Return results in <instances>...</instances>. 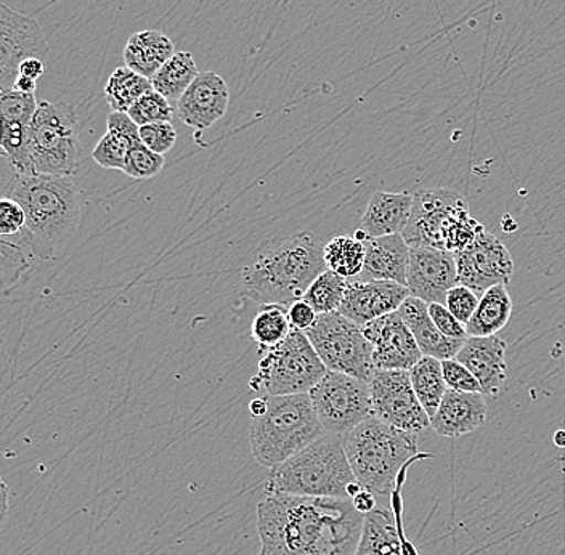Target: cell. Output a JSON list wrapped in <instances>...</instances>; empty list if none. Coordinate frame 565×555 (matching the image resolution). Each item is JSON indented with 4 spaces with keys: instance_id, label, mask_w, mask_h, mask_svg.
<instances>
[{
    "instance_id": "6da1fadb",
    "label": "cell",
    "mask_w": 565,
    "mask_h": 555,
    "mask_svg": "<svg viewBox=\"0 0 565 555\" xmlns=\"http://www.w3.org/2000/svg\"><path fill=\"white\" fill-rule=\"evenodd\" d=\"M362 526L349 498L265 493L257 504L265 555H353Z\"/></svg>"
},
{
    "instance_id": "7a4b0ae2",
    "label": "cell",
    "mask_w": 565,
    "mask_h": 555,
    "mask_svg": "<svg viewBox=\"0 0 565 555\" xmlns=\"http://www.w3.org/2000/svg\"><path fill=\"white\" fill-rule=\"evenodd\" d=\"M7 196L23 207L26 222L18 244L35 259H55L83 224V194L73 177L17 174Z\"/></svg>"
},
{
    "instance_id": "3957f363",
    "label": "cell",
    "mask_w": 565,
    "mask_h": 555,
    "mask_svg": "<svg viewBox=\"0 0 565 555\" xmlns=\"http://www.w3.org/2000/svg\"><path fill=\"white\" fill-rule=\"evenodd\" d=\"M327 270L323 246L309 232L265 243L243 270V292L249 299L289 307L303 299L313 279Z\"/></svg>"
},
{
    "instance_id": "277c9868",
    "label": "cell",
    "mask_w": 565,
    "mask_h": 555,
    "mask_svg": "<svg viewBox=\"0 0 565 555\" xmlns=\"http://www.w3.org/2000/svg\"><path fill=\"white\" fill-rule=\"evenodd\" d=\"M342 447L356 482L374 497H391L409 462L418 459V435L370 416L342 435Z\"/></svg>"
},
{
    "instance_id": "5b68a950",
    "label": "cell",
    "mask_w": 565,
    "mask_h": 555,
    "mask_svg": "<svg viewBox=\"0 0 565 555\" xmlns=\"http://www.w3.org/2000/svg\"><path fill=\"white\" fill-rule=\"evenodd\" d=\"M355 482L342 438L323 434L298 455L270 469L265 493L349 498V487Z\"/></svg>"
},
{
    "instance_id": "8992f818",
    "label": "cell",
    "mask_w": 565,
    "mask_h": 555,
    "mask_svg": "<svg viewBox=\"0 0 565 555\" xmlns=\"http://www.w3.org/2000/svg\"><path fill=\"white\" fill-rule=\"evenodd\" d=\"M267 409L253 417L249 445L254 459L264 468H275L320 438L323 426L309 394L265 395Z\"/></svg>"
},
{
    "instance_id": "52a82bcc",
    "label": "cell",
    "mask_w": 565,
    "mask_h": 555,
    "mask_svg": "<svg viewBox=\"0 0 565 555\" xmlns=\"http://www.w3.org/2000/svg\"><path fill=\"white\" fill-rule=\"evenodd\" d=\"M483 228L457 191L419 190L413 194L412 214L402 236L409 247L429 246L457 254Z\"/></svg>"
},
{
    "instance_id": "ba28073f",
    "label": "cell",
    "mask_w": 565,
    "mask_h": 555,
    "mask_svg": "<svg viewBox=\"0 0 565 555\" xmlns=\"http://www.w3.org/2000/svg\"><path fill=\"white\" fill-rule=\"evenodd\" d=\"M28 158L31 175L73 177L79 172L83 143L73 106L45 100L38 105L31 122Z\"/></svg>"
},
{
    "instance_id": "9c48e42d",
    "label": "cell",
    "mask_w": 565,
    "mask_h": 555,
    "mask_svg": "<svg viewBox=\"0 0 565 555\" xmlns=\"http://www.w3.org/2000/svg\"><path fill=\"white\" fill-rule=\"evenodd\" d=\"M249 387L267 395L309 394L328 373L306 332L292 330L277 348L265 350Z\"/></svg>"
},
{
    "instance_id": "30bf717a",
    "label": "cell",
    "mask_w": 565,
    "mask_h": 555,
    "mask_svg": "<svg viewBox=\"0 0 565 555\" xmlns=\"http://www.w3.org/2000/svg\"><path fill=\"white\" fill-rule=\"evenodd\" d=\"M310 344L316 349L328 371L349 374L369 382L376 370L373 365V349L363 334L362 327L339 312L318 314L316 324L306 331Z\"/></svg>"
},
{
    "instance_id": "8fae6325",
    "label": "cell",
    "mask_w": 565,
    "mask_h": 555,
    "mask_svg": "<svg viewBox=\"0 0 565 555\" xmlns=\"http://www.w3.org/2000/svg\"><path fill=\"white\" fill-rule=\"evenodd\" d=\"M309 395L327 434L342 437L373 416L369 382L349 374L328 371Z\"/></svg>"
},
{
    "instance_id": "7c38bea8",
    "label": "cell",
    "mask_w": 565,
    "mask_h": 555,
    "mask_svg": "<svg viewBox=\"0 0 565 555\" xmlns=\"http://www.w3.org/2000/svg\"><path fill=\"white\" fill-rule=\"evenodd\" d=\"M369 387L374 417L406 434L429 429L430 417L413 391L408 371L374 370Z\"/></svg>"
},
{
    "instance_id": "4fadbf2b",
    "label": "cell",
    "mask_w": 565,
    "mask_h": 555,
    "mask_svg": "<svg viewBox=\"0 0 565 555\" xmlns=\"http://www.w3.org/2000/svg\"><path fill=\"white\" fill-rule=\"evenodd\" d=\"M457 262L458 285L482 296L490 288L507 285L514 271V260L503 243L483 226L475 242L454 254Z\"/></svg>"
},
{
    "instance_id": "5bb4252c",
    "label": "cell",
    "mask_w": 565,
    "mask_h": 555,
    "mask_svg": "<svg viewBox=\"0 0 565 555\" xmlns=\"http://www.w3.org/2000/svg\"><path fill=\"white\" fill-rule=\"evenodd\" d=\"M49 52L51 47L39 21L0 3V92L15 87L24 60H45Z\"/></svg>"
},
{
    "instance_id": "9a60e30c",
    "label": "cell",
    "mask_w": 565,
    "mask_h": 555,
    "mask_svg": "<svg viewBox=\"0 0 565 555\" xmlns=\"http://www.w3.org/2000/svg\"><path fill=\"white\" fill-rule=\"evenodd\" d=\"M458 285L457 262L448 250L437 247H409L406 288L409 296L426 303H444L448 291Z\"/></svg>"
},
{
    "instance_id": "2e32d148",
    "label": "cell",
    "mask_w": 565,
    "mask_h": 555,
    "mask_svg": "<svg viewBox=\"0 0 565 555\" xmlns=\"http://www.w3.org/2000/svg\"><path fill=\"white\" fill-rule=\"evenodd\" d=\"M362 330L373 349L376 370L409 371L422 360V350L398 310L370 321Z\"/></svg>"
},
{
    "instance_id": "e0dca14e",
    "label": "cell",
    "mask_w": 565,
    "mask_h": 555,
    "mask_svg": "<svg viewBox=\"0 0 565 555\" xmlns=\"http://www.w3.org/2000/svg\"><path fill=\"white\" fill-rule=\"evenodd\" d=\"M38 105L34 94L15 88L0 92V148L18 175H31L28 141Z\"/></svg>"
},
{
    "instance_id": "ac0fdd59",
    "label": "cell",
    "mask_w": 565,
    "mask_h": 555,
    "mask_svg": "<svg viewBox=\"0 0 565 555\" xmlns=\"http://www.w3.org/2000/svg\"><path fill=\"white\" fill-rule=\"evenodd\" d=\"M230 90L224 77L214 71H203L177 100L175 115L198 132L211 129L227 113Z\"/></svg>"
},
{
    "instance_id": "d6986e66",
    "label": "cell",
    "mask_w": 565,
    "mask_h": 555,
    "mask_svg": "<svg viewBox=\"0 0 565 555\" xmlns=\"http://www.w3.org/2000/svg\"><path fill=\"white\" fill-rule=\"evenodd\" d=\"M406 297H409L408 288L398 282L353 281L349 282L338 312L359 327H365L384 314L397 312Z\"/></svg>"
},
{
    "instance_id": "ffe728a7",
    "label": "cell",
    "mask_w": 565,
    "mask_h": 555,
    "mask_svg": "<svg viewBox=\"0 0 565 555\" xmlns=\"http://www.w3.org/2000/svg\"><path fill=\"white\" fill-rule=\"evenodd\" d=\"M507 349L498 335L468 338L455 359L475 374L482 395L498 397L508 377Z\"/></svg>"
},
{
    "instance_id": "44dd1931",
    "label": "cell",
    "mask_w": 565,
    "mask_h": 555,
    "mask_svg": "<svg viewBox=\"0 0 565 555\" xmlns=\"http://www.w3.org/2000/svg\"><path fill=\"white\" fill-rule=\"evenodd\" d=\"M487 413L486 395L448 388L436 415L430 417V427L440 437H462L479 429L486 423Z\"/></svg>"
},
{
    "instance_id": "7402d4cb",
    "label": "cell",
    "mask_w": 565,
    "mask_h": 555,
    "mask_svg": "<svg viewBox=\"0 0 565 555\" xmlns=\"http://www.w3.org/2000/svg\"><path fill=\"white\" fill-rule=\"evenodd\" d=\"M365 244V262L359 281H394L406 286L409 246L402 233L369 238Z\"/></svg>"
},
{
    "instance_id": "603a6c76",
    "label": "cell",
    "mask_w": 565,
    "mask_h": 555,
    "mask_svg": "<svg viewBox=\"0 0 565 555\" xmlns=\"http://www.w3.org/2000/svg\"><path fill=\"white\" fill-rule=\"evenodd\" d=\"M398 313H401L402 320L405 321L408 330L412 331L423 355L433 356V359L440 360V362L455 359L459 349L468 339H451L441 334L439 328L430 318L427 303L418 297H406L405 302L398 309Z\"/></svg>"
},
{
    "instance_id": "cb8c5ba5",
    "label": "cell",
    "mask_w": 565,
    "mask_h": 555,
    "mask_svg": "<svg viewBox=\"0 0 565 555\" xmlns=\"http://www.w3.org/2000/svg\"><path fill=\"white\" fill-rule=\"evenodd\" d=\"M412 206V193L376 191L371 196L369 207L360 221V232L365 233L366 239L397 235V233L404 232L408 224Z\"/></svg>"
},
{
    "instance_id": "d4e9b609",
    "label": "cell",
    "mask_w": 565,
    "mask_h": 555,
    "mask_svg": "<svg viewBox=\"0 0 565 555\" xmlns=\"http://www.w3.org/2000/svg\"><path fill=\"white\" fill-rule=\"evenodd\" d=\"M106 134L92 151V158L100 168L121 171L130 148L141 143L140 127L127 113L111 111L106 119Z\"/></svg>"
},
{
    "instance_id": "484cf974",
    "label": "cell",
    "mask_w": 565,
    "mask_h": 555,
    "mask_svg": "<svg viewBox=\"0 0 565 555\" xmlns=\"http://www.w3.org/2000/svg\"><path fill=\"white\" fill-rule=\"evenodd\" d=\"M353 555H406L397 519L386 508L363 515L362 535Z\"/></svg>"
},
{
    "instance_id": "4316f807",
    "label": "cell",
    "mask_w": 565,
    "mask_h": 555,
    "mask_svg": "<svg viewBox=\"0 0 565 555\" xmlns=\"http://www.w3.org/2000/svg\"><path fill=\"white\" fill-rule=\"evenodd\" d=\"M174 53V42L168 35L157 30H145L130 35L122 55L127 68L151 79Z\"/></svg>"
},
{
    "instance_id": "83f0119b",
    "label": "cell",
    "mask_w": 565,
    "mask_h": 555,
    "mask_svg": "<svg viewBox=\"0 0 565 555\" xmlns=\"http://www.w3.org/2000/svg\"><path fill=\"white\" fill-rule=\"evenodd\" d=\"M512 299L507 285H498L480 296L479 306L466 324L468 338H487L497 335L510 321L512 314Z\"/></svg>"
},
{
    "instance_id": "f1b7e54d",
    "label": "cell",
    "mask_w": 565,
    "mask_h": 555,
    "mask_svg": "<svg viewBox=\"0 0 565 555\" xmlns=\"http://www.w3.org/2000/svg\"><path fill=\"white\" fill-rule=\"evenodd\" d=\"M198 74L192 52H175L151 77V86L169 102L179 100Z\"/></svg>"
},
{
    "instance_id": "f546056e",
    "label": "cell",
    "mask_w": 565,
    "mask_h": 555,
    "mask_svg": "<svg viewBox=\"0 0 565 555\" xmlns=\"http://www.w3.org/2000/svg\"><path fill=\"white\" fill-rule=\"evenodd\" d=\"M413 391L422 403L424 412L433 417L439 408L441 398L447 394V382L441 373L440 360L423 355L422 360L408 371Z\"/></svg>"
},
{
    "instance_id": "4dcf8cb0",
    "label": "cell",
    "mask_w": 565,
    "mask_h": 555,
    "mask_svg": "<svg viewBox=\"0 0 565 555\" xmlns=\"http://www.w3.org/2000/svg\"><path fill=\"white\" fill-rule=\"evenodd\" d=\"M151 79L140 76L139 73L121 66L113 71L105 86L106 104L111 111L127 113L141 95L151 90Z\"/></svg>"
},
{
    "instance_id": "1f68e13d",
    "label": "cell",
    "mask_w": 565,
    "mask_h": 555,
    "mask_svg": "<svg viewBox=\"0 0 565 555\" xmlns=\"http://www.w3.org/2000/svg\"><path fill=\"white\" fill-rule=\"evenodd\" d=\"M292 331L288 320V307L278 303H264L257 310L250 324V335L259 345L260 352L277 348Z\"/></svg>"
},
{
    "instance_id": "d6a6232c",
    "label": "cell",
    "mask_w": 565,
    "mask_h": 555,
    "mask_svg": "<svg viewBox=\"0 0 565 555\" xmlns=\"http://www.w3.org/2000/svg\"><path fill=\"white\" fill-rule=\"evenodd\" d=\"M324 265L342 278H356L365 262V244L355 236H338L323 246Z\"/></svg>"
},
{
    "instance_id": "836d02e7",
    "label": "cell",
    "mask_w": 565,
    "mask_h": 555,
    "mask_svg": "<svg viewBox=\"0 0 565 555\" xmlns=\"http://www.w3.org/2000/svg\"><path fill=\"white\" fill-rule=\"evenodd\" d=\"M348 279L327 268L313 279L303 295V300H307L318 314L338 312L348 291Z\"/></svg>"
},
{
    "instance_id": "e575fe53",
    "label": "cell",
    "mask_w": 565,
    "mask_h": 555,
    "mask_svg": "<svg viewBox=\"0 0 565 555\" xmlns=\"http://www.w3.org/2000/svg\"><path fill=\"white\" fill-rule=\"evenodd\" d=\"M30 267V259L21 244L0 239V295L12 291Z\"/></svg>"
},
{
    "instance_id": "d590c367",
    "label": "cell",
    "mask_w": 565,
    "mask_h": 555,
    "mask_svg": "<svg viewBox=\"0 0 565 555\" xmlns=\"http://www.w3.org/2000/svg\"><path fill=\"white\" fill-rule=\"evenodd\" d=\"M127 115L137 126L141 127L147 126V124L171 122L175 115V108L168 98L162 97L161 94L151 88L147 94L141 95L136 104L130 106Z\"/></svg>"
},
{
    "instance_id": "8d00e7d4",
    "label": "cell",
    "mask_w": 565,
    "mask_h": 555,
    "mask_svg": "<svg viewBox=\"0 0 565 555\" xmlns=\"http://www.w3.org/2000/svg\"><path fill=\"white\" fill-rule=\"evenodd\" d=\"M164 157L148 150L143 143H137L127 153L122 172L130 179L150 180L164 169Z\"/></svg>"
},
{
    "instance_id": "74e56055",
    "label": "cell",
    "mask_w": 565,
    "mask_h": 555,
    "mask_svg": "<svg viewBox=\"0 0 565 555\" xmlns=\"http://www.w3.org/2000/svg\"><path fill=\"white\" fill-rule=\"evenodd\" d=\"M140 140L148 150L164 157L174 148L177 130L171 122L147 124L140 127Z\"/></svg>"
},
{
    "instance_id": "f35d334b",
    "label": "cell",
    "mask_w": 565,
    "mask_h": 555,
    "mask_svg": "<svg viewBox=\"0 0 565 555\" xmlns=\"http://www.w3.org/2000/svg\"><path fill=\"white\" fill-rule=\"evenodd\" d=\"M480 297L466 286L457 285L448 291L445 299V307L459 321V323L468 324L475 314L477 306H479Z\"/></svg>"
},
{
    "instance_id": "ab89813d",
    "label": "cell",
    "mask_w": 565,
    "mask_h": 555,
    "mask_svg": "<svg viewBox=\"0 0 565 555\" xmlns=\"http://www.w3.org/2000/svg\"><path fill=\"white\" fill-rule=\"evenodd\" d=\"M441 373L447 382V387L457 392H472V394H482L479 382L475 374L468 370L457 359L444 360L441 362Z\"/></svg>"
},
{
    "instance_id": "60d3db41",
    "label": "cell",
    "mask_w": 565,
    "mask_h": 555,
    "mask_svg": "<svg viewBox=\"0 0 565 555\" xmlns=\"http://www.w3.org/2000/svg\"><path fill=\"white\" fill-rule=\"evenodd\" d=\"M26 215L23 207L9 196H0V239L13 238L23 230Z\"/></svg>"
},
{
    "instance_id": "b9f144b4",
    "label": "cell",
    "mask_w": 565,
    "mask_h": 555,
    "mask_svg": "<svg viewBox=\"0 0 565 555\" xmlns=\"http://www.w3.org/2000/svg\"><path fill=\"white\" fill-rule=\"evenodd\" d=\"M427 309H429L430 318H433L434 323L439 328L441 334L451 339L468 338L465 324L459 323L457 318L450 313V310H448L444 303H427Z\"/></svg>"
},
{
    "instance_id": "7bdbcfd3",
    "label": "cell",
    "mask_w": 565,
    "mask_h": 555,
    "mask_svg": "<svg viewBox=\"0 0 565 555\" xmlns=\"http://www.w3.org/2000/svg\"><path fill=\"white\" fill-rule=\"evenodd\" d=\"M318 313L307 300L300 299L288 307V320L292 330L309 331L316 324Z\"/></svg>"
},
{
    "instance_id": "ee69618b",
    "label": "cell",
    "mask_w": 565,
    "mask_h": 555,
    "mask_svg": "<svg viewBox=\"0 0 565 555\" xmlns=\"http://www.w3.org/2000/svg\"><path fill=\"white\" fill-rule=\"evenodd\" d=\"M15 168H13L9 157H7V154L3 153L2 148H0V196H7V193H9L10 186L15 182Z\"/></svg>"
},
{
    "instance_id": "f6af8a7d",
    "label": "cell",
    "mask_w": 565,
    "mask_h": 555,
    "mask_svg": "<svg viewBox=\"0 0 565 555\" xmlns=\"http://www.w3.org/2000/svg\"><path fill=\"white\" fill-rule=\"evenodd\" d=\"M45 65L44 60L41 58H28L24 60L20 65V76L30 77V79L39 81L44 76Z\"/></svg>"
},
{
    "instance_id": "bcb514c9",
    "label": "cell",
    "mask_w": 565,
    "mask_h": 555,
    "mask_svg": "<svg viewBox=\"0 0 565 555\" xmlns=\"http://www.w3.org/2000/svg\"><path fill=\"white\" fill-rule=\"evenodd\" d=\"M353 508L360 512V514H369L373 509L377 508V500L371 491L363 488L356 497L352 498Z\"/></svg>"
},
{
    "instance_id": "7dc6e473",
    "label": "cell",
    "mask_w": 565,
    "mask_h": 555,
    "mask_svg": "<svg viewBox=\"0 0 565 555\" xmlns=\"http://www.w3.org/2000/svg\"><path fill=\"white\" fill-rule=\"evenodd\" d=\"M15 90L24 92V94H35V88H38V81L30 79L26 76H18L15 81Z\"/></svg>"
},
{
    "instance_id": "c3c4849f",
    "label": "cell",
    "mask_w": 565,
    "mask_h": 555,
    "mask_svg": "<svg viewBox=\"0 0 565 555\" xmlns=\"http://www.w3.org/2000/svg\"><path fill=\"white\" fill-rule=\"evenodd\" d=\"M265 409H267V399H265V397H259L250 402L249 412L253 417L264 415Z\"/></svg>"
},
{
    "instance_id": "681fc988",
    "label": "cell",
    "mask_w": 565,
    "mask_h": 555,
    "mask_svg": "<svg viewBox=\"0 0 565 555\" xmlns=\"http://www.w3.org/2000/svg\"><path fill=\"white\" fill-rule=\"evenodd\" d=\"M554 444H556L557 447L561 448L565 447V430H559V433L554 435Z\"/></svg>"
},
{
    "instance_id": "f907efd6",
    "label": "cell",
    "mask_w": 565,
    "mask_h": 555,
    "mask_svg": "<svg viewBox=\"0 0 565 555\" xmlns=\"http://www.w3.org/2000/svg\"><path fill=\"white\" fill-rule=\"evenodd\" d=\"M7 515H9V505L0 504V529H2L3 522L7 521Z\"/></svg>"
},
{
    "instance_id": "816d5d0a",
    "label": "cell",
    "mask_w": 565,
    "mask_h": 555,
    "mask_svg": "<svg viewBox=\"0 0 565 555\" xmlns=\"http://www.w3.org/2000/svg\"><path fill=\"white\" fill-rule=\"evenodd\" d=\"M257 555H265V554L263 553V551H260V553H259V554H257Z\"/></svg>"
}]
</instances>
